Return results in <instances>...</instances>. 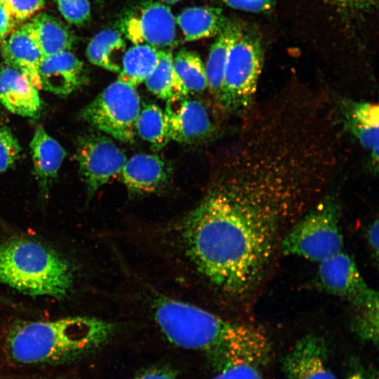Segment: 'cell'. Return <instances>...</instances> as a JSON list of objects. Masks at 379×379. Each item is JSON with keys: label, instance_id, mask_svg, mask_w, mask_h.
Returning <instances> with one entry per match:
<instances>
[{"label": "cell", "instance_id": "4dcf8cb0", "mask_svg": "<svg viewBox=\"0 0 379 379\" xmlns=\"http://www.w3.org/2000/svg\"><path fill=\"white\" fill-rule=\"evenodd\" d=\"M45 0H7L6 7L15 21L31 18L44 6Z\"/></svg>", "mask_w": 379, "mask_h": 379}, {"label": "cell", "instance_id": "6da1fadb", "mask_svg": "<svg viewBox=\"0 0 379 379\" xmlns=\"http://www.w3.org/2000/svg\"><path fill=\"white\" fill-rule=\"evenodd\" d=\"M227 157L175 230L196 271L222 293L241 297L261 282L286 225L322 197L337 164L318 135L270 117L246 121Z\"/></svg>", "mask_w": 379, "mask_h": 379}, {"label": "cell", "instance_id": "8fae6325", "mask_svg": "<svg viewBox=\"0 0 379 379\" xmlns=\"http://www.w3.org/2000/svg\"><path fill=\"white\" fill-rule=\"evenodd\" d=\"M334 105L345 132L351 135L368 152L371 164L377 171L379 153L378 104L338 97Z\"/></svg>", "mask_w": 379, "mask_h": 379}, {"label": "cell", "instance_id": "f35d334b", "mask_svg": "<svg viewBox=\"0 0 379 379\" xmlns=\"http://www.w3.org/2000/svg\"><path fill=\"white\" fill-rule=\"evenodd\" d=\"M6 1L7 0H0V4L6 6Z\"/></svg>", "mask_w": 379, "mask_h": 379}, {"label": "cell", "instance_id": "5bb4252c", "mask_svg": "<svg viewBox=\"0 0 379 379\" xmlns=\"http://www.w3.org/2000/svg\"><path fill=\"white\" fill-rule=\"evenodd\" d=\"M41 88L66 96L81 88L88 80L87 72L70 51L44 57L39 68Z\"/></svg>", "mask_w": 379, "mask_h": 379}, {"label": "cell", "instance_id": "ac0fdd59", "mask_svg": "<svg viewBox=\"0 0 379 379\" xmlns=\"http://www.w3.org/2000/svg\"><path fill=\"white\" fill-rule=\"evenodd\" d=\"M34 173L43 197H46L65 157L62 145L42 126L36 128L30 142Z\"/></svg>", "mask_w": 379, "mask_h": 379}, {"label": "cell", "instance_id": "2e32d148", "mask_svg": "<svg viewBox=\"0 0 379 379\" xmlns=\"http://www.w3.org/2000/svg\"><path fill=\"white\" fill-rule=\"evenodd\" d=\"M0 103L13 114L32 119H36L41 109L38 89L8 65L0 68Z\"/></svg>", "mask_w": 379, "mask_h": 379}, {"label": "cell", "instance_id": "7402d4cb", "mask_svg": "<svg viewBox=\"0 0 379 379\" xmlns=\"http://www.w3.org/2000/svg\"><path fill=\"white\" fill-rule=\"evenodd\" d=\"M187 41L218 36L228 22L220 8L194 6L182 11L175 19Z\"/></svg>", "mask_w": 379, "mask_h": 379}, {"label": "cell", "instance_id": "e575fe53", "mask_svg": "<svg viewBox=\"0 0 379 379\" xmlns=\"http://www.w3.org/2000/svg\"><path fill=\"white\" fill-rule=\"evenodd\" d=\"M365 237L368 247L376 260L378 258V244H379V224L376 218L372 221L366 230Z\"/></svg>", "mask_w": 379, "mask_h": 379}, {"label": "cell", "instance_id": "9c48e42d", "mask_svg": "<svg viewBox=\"0 0 379 379\" xmlns=\"http://www.w3.org/2000/svg\"><path fill=\"white\" fill-rule=\"evenodd\" d=\"M317 264L316 281L323 291L346 300L356 309L379 301L378 292L368 286L347 253L341 251Z\"/></svg>", "mask_w": 379, "mask_h": 379}, {"label": "cell", "instance_id": "7a4b0ae2", "mask_svg": "<svg viewBox=\"0 0 379 379\" xmlns=\"http://www.w3.org/2000/svg\"><path fill=\"white\" fill-rule=\"evenodd\" d=\"M117 330L112 322L88 316L23 321L10 331L7 348L20 364L60 363L103 347Z\"/></svg>", "mask_w": 379, "mask_h": 379}, {"label": "cell", "instance_id": "f1b7e54d", "mask_svg": "<svg viewBox=\"0 0 379 379\" xmlns=\"http://www.w3.org/2000/svg\"><path fill=\"white\" fill-rule=\"evenodd\" d=\"M21 148L20 144L6 126L0 127V173L14 166L19 159Z\"/></svg>", "mask_w": 379, "mask_h": 379}, {"label": "cell", "instance_id": "d590c367", "mask_svg": "<svg viewBox=\"0 0 379 379\" xmlns=\"http://www.w3.org/2000/svg\"><path fill=\"white\" fill-rule=\"evenodd\" d=\"M15 22L6 7L0 4V44L13 31Z\"/></svg>", "mask_w": 379, "mask_h": 379}, {"label": "cell", "instance_id": "4316f807", "mask_svg": "<svg viewBox=\"0 0 379 379\" xmlns=\"http://www.w3.org/2000/svg\"><path fill=\"white\" fill-rule=\"evenodd\" d=\"M173 63L186 95L201 93L207 88L205 66L197 53L182 49L173 58Z\"/></svg>", "mask_w": 379, "mask_h": 379}, {"label": "cell", "instance_id": "8d00e7d4", "mask_svg": "<svg viewBox=\"0 0 379 379\" xmlns=\"http://www.w3.org/2000/svg\"><path fill=\"white\" fill-rule=\"evenodd\" d=\"M347 379H378V377L372 373L359 371L352 373Z\"/></svg>", "mask_w": 379, "mask_h": 379}, {"label": "cell", "instance_id": "ba28073f", "mask_svg": "<svg viewBox=\"0 0 379 379\" xmlns=\"http://www.w3.org/2000/svg\"><path fill=\"white\" fill-rule=\"evenodd\" d=\"M76 157L88 197L121 175L127 157L124 152L103 133L89 132L77 144Z\"/></svg>", "mask_w": 379, "mask_h": 379}, {"label": "cell", "instance_id": "1f68e13d", "mask_svg": "<svg viewBox=\"0 0 379 379\" xmlns=\"http://www.w3.org/2000/svg\"><path fill=\"white\" fill-rule=\"evenodd\" d=\"M225 5L240 11L262 13L272 8L276 0H220Z\"/></svg>", "mask_w": 379, "mask_h": 379}, {"label": "cell", "instance_id": "9a60e30c", "mask_svg": "<svg viewBox=\"0 0 379 379\" xmlns=\"http://www.w3.org/2000/svg\"><path fill=\"white\" fill-rule=\"evenodd\" d=\"M121 175L129 194L140 196L164 187L171 180V168L157 154H136L127 159Z\"/></svg>", "mask_w": 379, "mask_h": 379}, {"label": "cell", "instance_id": "ffe728a7", "mask_svg": "<svg viewBox=\"0 0 379 379\" xmlns=\"http://www.w3.org/2000/svg\"><path fill=\"white\" fill-rule=\"evenodd\" d=\"M29 33L44 57L70 51L75 36L59 19L45 13L33 16L26 24Z\"/></svg>", "mask_w": 379, "mask_h": 379}, {"label": "cell", "instance_id": "52a82bcc", "mask_svg": "<svg viewBox=\"0 0 379 379\" xmlns=\"http://www.w3.org/2000/svg\"><path fill=\"white\" fill-rule=\"evenodd\" d=\"M140 109V98L135 88L117 79L84 107L80 114L83 120L102 133L121 142L133 143Z\"/></svg>", "mask_w": 379, "mask_h": 379}, {"label": "cell", "instance_id": "d6986e66", "mask_svg": "<svg viewBox=\"0 0 379 379\" xmlns=\"http://www.w3.org/2000/svg\"><path fill=\"white\" fill-rule=\"evenodd\" d=\"M271 354L270 341L257 343L220 360L211 379H265L263 368Z\"/></svg>", "mask_w": 379, "mask_h": 379}, {"label": "cell", "instance_id": "d4e9b609", "mask_svg": "<svg viewBox=\"0 0 379 379\" xmlns=\"http://www.w3.org/2000/svg\"><path fill=\"white\" fill-rule=\"evenodd\" d=\"M173 58L171 51L159 50L158 63L145 80L147 89L162 100L187 95L175 72Z\"/></svg>", "mask_w": 379, "mask_h": 379}, {"label": "cell", "instance_id": "8992f818", "mask_svg": "<svg viewBox=\"0 0 379 379\" xmlns=\"http://www.w3.org/2000/svg\"><path fill=\"white\" fill-rule=\"evenodd\" d=\"M263 56L259 36L241 26L227 60L220 107L224 112L244 116L253 105Z\"/></svg>", "mask_w": 379, "mask_h": 379}, {"label": "cell", "instance_id": "e0dca14e", "mask_svg": "<svg viewBox=\"0 0 379 379\" xmlns=\"http://www.w3.org/2000/svg\"><path fill=\"white\" fill-rule=\"evenodd\" d=\"M1 52L7 65L20 72L38 90L41 89L39 68L44 57L26 24L8 36L2 43Z\"/></svg>", "mask_w": 379, "mask_h": 379}, {"label": "cell", "instance_id": "44dd1931", "mask_svg": "<svg viewBox=\"0 0 379 379\" xmlns=\"http://www.w3.org/2000/svg\"><path fill=\"white\" fill-rule=\"evenodd\" d=\"M241 26L239 22L229 20L217 36L208 53L205 66L207 88L220 108L222 101L225 71L229 51Z\"/></svg>", "mask_w": 379, "mask_h": 379}, {"label": "cell", "instance_id": "3957f363", "mask_svg": "<svg viewBox=\"0 0 379 379\" xmlns=\"http://www.w3.org/2000/svg\"><path fill=\"white\" fill-rule=\"evenodd\" d=\"M152 307L157 324L171 343L204 354L213 365L267 336L253 325L166 295L157 297Z\"/></svg>", "mask_w": 379, "mask_h": 379}, {"label": "cell", "instance_id": "83f0119b", "mask_svg": "<svg viewBox=\"0 0 379 379\" xmlns=\"http://www.w3.org/2000/svg\"><path fill=\"white\" fill-rule=\"evenodd\" d=\"M352 323L354 331L364 341L378 343L379 301L356 309Z\"/></svg>", "mask_w": 379, "mask_h": 379}, {"label": "cell", "instance_id": "f546056e", "mask_svg": "<svg viewBox=\"0 0 379 379\" xmlns=\"http://www.w3.org/2000/svg\"><path fill=\"white\" fill-rule=\"evenodd\" d=\"M60 14L70 24L81 25L91 18L88 0H56Z\"/></svg>", "mask_w": 379, "mask_h": 379}, {"label": "cell", "instance_id": "603a6c76", "mask_svg": "<svg viewBox=\"0 0 379 379\" xmlns=\"http://www.w3.org/2000/svg\"><path fill=\"white\" fill-rule=\"evenodd\" d=\"M126 50V44L120 32L105 29L97 33L86 48V56L93 65L108 71L119 73V60Z\"/></svg>", "mask_w": 379, "mask_h": 379}, {"label": "cell", "instance_id": "30bf717a", "mask_svg": "<svg viewBox=\"0 0 379 379\" xmlns=\"http://www.w3.org/2000/svg\"><path fill=\"white\" fill-rule=\"evenodd\" d=\"M176 21L169 7L153 1L142 2L128 11L120 28L134 45L155 48L172 46L175 41Z\"/></svg>", "mask_w": 379, "mask_h": 379}, {"label": "cell", "instance_id": "484cf974", "mask_svg": "<svg viewBox=\"0 0 379 379\" xmlns=\"http://www.w3.org/2000/svg\"><path fill=\"white\" fill-rule=\"evenodd\" d=\"M135 133L156 149L170 140L164 111L155 104H146L140 109L135 125Z\"/></svg>", "mask_w": 379, "mask_h": 379}, {"label": "cell", "instance_id": "d6a6232c", "mask_svg": "<svg viewBox=\"0 0 379 379\" xmlns=\"http://www.w3.org/2000/svg\"><path fill=\"white\" fill-rule=\"evenodd\" d=\"M341 11L357 13L373 8L377 0H325Z\"/></svg>", "mask_w": 379, "mask_h": 379}, {"label": "cell", "instance_id": "5b68a950", "mask_svg": "<svg viewBox=\"0 0 379 379\" xmlns=\"http://www.w3.org/2000/svg\"><path fill=\"white\" fill-rule=\"evenodd\" d=\"M341 207L333 194L324 195L306 210L286 232L281 253L317 263L343 251Z\"/></svg>", "mask_w": 379, "mask_h": 379}, {"label": "cell", "instance_id": "836d02e7", "mask_svg": "<svg viewBox=\"0 0 379 379\" xmlns=\"http://www.w3.org/2000/svg\"><path fill=\"white\" fill-rule=\"evenodd\" d=\"M176 371L170 366H155L140 372L133 379H176Z\"/></svg>", "mask_w": 379, "mask_h": 379}, {"label": "cell", "instance_id": "4fadbf2b", "mask_svg": "<svg viewBox=\"0 0 379 379\" xmlns=\"http://www.w3.org/2000/svg\"><path fill=\"white\" fill-rule=\"evenodd\" d=\"M327 347L320 336L301 338L284 357L287 379H338L328 362Z\"/></svg>", "mask_w": 379, "mask_h": 379}, {"label": "cell", "instance_id": "277c9868", "mask_svg": "<svg viewBox=\"0 0 379 379\" xmlns=\"http://www.w3.org/2000/svg\"><path fill=\"white\" fill-rule=\"evenodd\" d=\"M74 275L69 262L47 245L26 237L0 239V283L30 296L63 298Z\"/></svg>", "mask_w": 379, "mask_h": 379}, {"label": "cell", "instance_id": "7c38bea8", "mask_svg": "<svg viewBox=\"0 0 379 379\" xmlns=\"http://www.w3.org/2000/svg\"><path fill=\"white\" fill-rule=\"evenodd\" d=\"M166 101L164 113L170 140L190 144L210 136L213 126L206 107L200 100L186 95Z\"/></svg>", "mask_w": 379, "mask_h": 379}, {"label": "cell", "instance_id": "cb8c5ba5", "mask_svg": "<svg viewBox=\"0 0 379 379\" xmlns=\"http://www.w3.org/2000/svg\"><path fill=\"white\" fill-rule=\"evenodd\" d=\"M158 60L157 48L146 44L134 45L123 55L118 79L135 88L145 81Z\"/></svg>", "mask_w": 379, "mask_h": 379}, {"label": "cell", "instance_id": "74e56055", "mask_svg": "<svg viewBox=\"0 0 379 379\" xmlns=\"http://www.w3.org/2000/svg\"><path fill=\"white\" fill-rule=\"evenodd\" d=\"M180 0H163L164 2L168 4H174Z\"/></svg>", "mask_w": 379, "mask_h": 379}]
</instances>
